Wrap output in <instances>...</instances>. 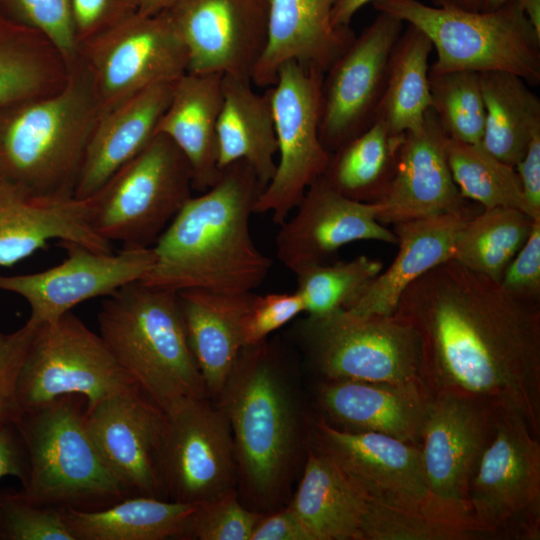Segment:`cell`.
I'll use <instances>...</instances> for the list:
<instances>
[{
    "label": "cell",
    "instance_id": "1",
    "mask_svg": "<svg viewBox=\"0 0 540 540\" xmlns=\"http://www.w3.org/2000/svg\"><path fill=\"white\" fill-rule=\"evenodd\" d=\"M416 331L421 377L519 412L540 428V304L448 260L414 281L394 313Z\"/></svg>",
    "mask_w": 540,
    "mask_h": 540
},
{
    "label": "cell",
    "instance_id": "2",
    "mask_svg": "<svg viewBox=\"0 0 540 540\" xmlns=\"http://www.w3.org/2000/svg\"><path fill=\"white\" fill-rule=\"evenodd\" d=\"M263 189L245 161L223 168L215 184L191 196L158 238L152 247L153 266L141 282L177 293H243L257 288L272 266L250 233Z\"/></svg>",
    "mask_w": 540,
    "mask_h": 540
},
{
    "label": "cell",
    "instance_id": "3",
    "mask_svg": "<svg viewBox=\"0 0 540 540\" xmlns=\"http://www.w3.org/2000/svg\"><path fill=\"white\" fill-rule=\"evenodd\" d=\"M68 65L62 89L0 116V178L31 194L74 196L101 112L79 54Z\"/></svg>",
    "mask_w": 540,
    "mask_h": 540
},
{
    "label": "cell",
    "instance_id": "4",
    "mask_svg": "<svg viewBox=\"0 0 540 540\" xmlns=\"http://www.w3.org/2000/svg\"><path fill=\"white\" fill-rule=\"evenodd\" d=\"M218 399L231 428L245 489L268 505L290 474L300 424L278 356L266 340L242 349Z\"/></svg>",
    "mask_w": 540,
    "mask_h": 540
},
{
    "label": "cell",
    "instance_id": "5",
    "mask_svg": "<svg viewBox=\"0 0 540 540\" xmlns=\"http://www.w3.org/2000/svg\"><path fill=\"white\" fill-rule=\"evenodd\" d=\"M97 321L118 363L163 411L187 398L208 397L177 292L130 283L107 296Z\"/></svg>",
    "mask_w": 540,
    "mask_h": 540
},
{
    "label": "cell",
    "instance_id": "6",
    "mask_svg": "<svg viewBox=\"0 0 540 540\" xmlns=\"http://www.w3.org/2000/svg\"><path fill=\"white\" fill-rule=\"evenodd\" d=\"M81 405L78 395L61 396L16 421L28 464L20 493L28 501L93 510L129 494L95 447Z\"/></svg>",
    "mask_w": 540,
    "mask_h": 540
},
{
    "label": "cell",
    "instance_id": "7",
    "mask_svg": "<svg viewBox=\"0 0 540 540\" xmlns=\"http://www.w3.org/2000/svg\"><path fill=\"white\" fill-rule=\"evenodd\" d=\"M386 12L421 30L436 51L429 74L501 71L540 83V33L515 0L492 11H469L419 0H376Z\"/></svg>",
    "mask_w": 540,
    "mask_h": 540
},
{
    "label": "cell",
    "instance_id": "8",
    "mask_svg": "<svg viewBox=\"0 0 540 540\" xmlns=\"http://www.w3.org/2000/svg\"><path fill=\"white\" fill-rule=\"evenodd\" d=\"M190 166L165 135L122 166L92 195V224L122 248H152L192 196Z\"/></svg>",
    "mask_w": 540,
    "mask_h": 540
},
{
    "label": "cell",
    "instance_id": "9",
    "mask_svg": "<svg viewBox=\"0 0 540 540\" xmlns=\"http://www.w3.org/2000/svg\"><path fill=\"white\" fill-rule=\"evenodd\" d=\"M470 520L478 536H540V442L516 410L495 406L494 433L472 477Z\"/></svg>",
    "mask_w": 540,
    "mask_h": 540
},
{
    "label": "cell",
    "instance_id": "10",
    "mask_svg": "<svg viewBox=\"0 0 540 540\" xmlns=\"http://www.w3.org/2000/svg\"><path fill=\"white\" fill-rule=\"evenodd\" d=\"M298 336L312 367L326 381L424 382L419 337L395 314L357 316L339 309L308 315L298 325Z\"/></svg>",
    "mask_w": 540,
    "mask_h": 540
},
{
    "label": "cell",
    "instance_id": "11",
    "mask_svg": "<svg viewBox=\"0 0 540 540\" xmlns=\"http://www.w3.org/2000/svg\"><path fill=\"white\" fill-rule=\"evenodd\" d=\"M134 385L101 336L68 312L37 326L19 375L18 401L25 411L78 395L88 409Z\"/></svg>",
    "mask_w": 540,
    "mask_h": 540
},
{
    "label": "cell",
    "instance_id": "12",
    "mask_svg": "<svg viewBox=\"0 0 540 540\" xmlns=\"http://www.w3.org/2000/svg\"><path fill=\"white\" fill-rule=\"evenodd\" d=\"M323 75L291 61L281 66L275 84L267 88L278 161L272 179L260 194L255 214L270 212L278 225L323 175L330 158L319 135Z\"/></svg>",
    "mask_w": 540,
    "mask_h": 540
},
{
    "label": "cell",
    "instance_id": "13",
    "mask_svg": "<svg viewBox=\"0 0 540 540\" xmlns=\"http://www.w3.org/2000/svg\"><path fill=\"white\" fill-rule=\"evenodd\" d=\"M495 406L460 392H432L418 443L435 505L471 528L469 486L494 433Z\"/></svg>",
    "mask_w": 540,
    "mask_h": 540
},
{
    "label": "cell",
    "instance_id": "14",
    "mask_svg": "<svg viewBox=\"0 0 540 540\" xmlns=\"http://www.w3.org/2000/svg\"><path fill=\"white\" fill-rule=\"evenodd\" d=\"M78 54L87 66L101 112L188 71L184 43L164 12L136 13L83 43Z\"/></svg>",
    "mask_w": 540,
    "mask_h": 540
},
{
    "label": "cell",
    "instance_id": "15",
    "mask_svg": "<svg viewBox=\"0 0 540 540\" xmlns=\"http://www.w3.org/2000/svg\"><path fill=\"white\" fill-rule=\"evenodd\" d=\"M159 466L171 500L200 504L235 490L238 476L228 419L209 397L187 398L164 411Z\"/></svg>",
    "mask_w": 540,
    "mask_h": 540
},
{
    "label": "cell",
    "instance_id": "16",
    "mask_svg": "<svg viewBox=\"0 0 540 540\" xmlns=\"http://www.w3.org/2000/svg\"><path fill=\"white\" fill-rule=\"evenodd\" d=\"M404 25L395 16L379 12L324 73L319 135L330 154L374 122L389 57Z\"/></svg>",
    "mask_w": 540,
    "mask_h": 540
},
{
    "label": "cell",
    "instance_id": "17",
    "mask_svg": "<svg viewBox=\"0 0 540 540\" xmlns=\"http://www.w3.org/2000/svg\"><path fill=\"white\" fill-rule=\"evenodd\" d=\"M314 436L316 447L341 468L369 501L470 527L446 516L435 505L418 445L380 433L343 430L325 419L315 423Z\"/></svg>",
    "mask_w": 540,
    "mask_h": 540
},
{
    "label": "cell",
    "instance_id": "18",
    "mask_svg": "<svg viewBox=\"0 0 540 540\" xmlns=\"http://www.w3.org/2000/svg\"><path fill=\"white\" fill-rule=\"evenodd\" d=\"M65 259L46 270L0 275V291L17 294L30 306L29 319L40 325L57 321L75 306L141 281L154 263L152 248L102 252L81 244L60 242Z\"/></svg>",
    "mask_w": 540,
    "mask_h": 540
},
{
    "label": "cell",
    "instance_id": "19",
    "mask_svg": "<svg viewBox=\"0 0 540 540\" xmlns=\"http://www.w3.org/2000/svg\"><path fill=\"white\" fill-rule=\"evenodd\" d=\"M163 12L186 47L188 73L251 80L266 42L268 0H177Z\"/></svg>",
    "mask_w": 540,
    "mask_h": 540
},
{
    "label": "cell",
    "instance_id": "20",
    "mask_svg": "<svg viewBox=\"0 0 540 540\" xmlns=\"http://www.w3.org/2000/svg\"><path fill=\"white\" fill-rule=\"evenodd\" d=\"M164 419V411L138 385L85 410L95 447L129 493L166 495L159 466Z\"/></svg>",
    "mask_w": 540,
    "mask_h": 540
},
{
    "label": "cell",
    "instance_id": "21",
    "mask_svg": "<svg viewBox=\"0 0 540 540\" xmlns=\"http://www.w3.org/2000/svg\"><path fill=\"white\" fill-rule=\"evenodd\" d=\"M276 235V255L294 274L329 263L343 246L362 240L396 244L393 230L377 218V203L352 200L321 177L312 183Z\"/></svg>",
    "mask_w": 540,
    "mask_h": 540
},
{
    "label": "cell",
    "instance_id": "22",
    "mask_svg": "<svg viewBox=\"0 0 540 540\" xmlns=\"http://www.w3.org/2000/svg\"><path fill=\"white\" fill-rule=\"evenodd\" d=\"M446 137L432 108L419 128L401 134L393 177L376 202L379 222L386 225L442 214L476 215L474 205L453 181Z\"/></svg>",
    "mask_w": 540,
    "mask_h": 540
},
{
    "label": "cell",
    "instance_id": "23",
    "mask_svg": "<svg viewBox=\"0 0 540 540\" xmlns=\"http://www.w3.org/2000/svg\"><path fill=\"white\" fill-rule=\"evenodd\" d=\"M92 197L31 194L0 178V267H12L49 241L111 252L92 224Z\"/></svg>",
    "mask_w": 540,
    "mask_h": 540
},
{
    "label": "cell",
    "instance_id": "24",
    "mask_svg": "<svg viewBox=\"0 0 540 540\" xmlns=\"http://www.w3.org/2000/svg\"><path fill=\"white\" fill-rule=\"evenodd\" d=\"M337 0H268L267 34L251 82L269 88L287 62L325 73L355 38L350 26L332 24Z\"/></svg>",
    "mask_w": 540,
    "mask_h": 540
},
{
    "label": "cell",
    "instance_id": "25",
    "mask_svg": "<svg viewBox=\"0 0 540 540\" xmlns=\"http://www.w3.org/2000/svg\"><path fill=\"white\" fill-rule=\"evenodd\" d=\"M432 392L424 382L324 381L318 401L338 428L418 445Z\"/></svg>",
    "mask_w": 540,
    "mask_h": 540
},
{
    "label": "cell",
    "instance_id": "26",
    "mask_svg": "<svg viewBox=\"0 0 540 540\" xmlns=\"http://www.w3.org/2000/svg\"><path fill=\"white\" fill-rule=\"evenodd\" d=\"M253 291L220 293L202 289L178 292L187 340L208 397L218 398L246 346L245 322Z\"/></svg>",
    "mask_w": 540,
    "mask_h": 540
},
{
    "label": "cell",
    "instance_id": "27",
    "mask_svg": "<svg viewBox=\"0 0 540 540\" xmlns=\"http://www.w3.org/2000/svg\"><path fill=\"white\" fill-rule=\"evenodd\" d=\"M174 83L152 86L100 112L89 140L75 197L94 195L149 144L171 100Z\"/></svg>",
    "mask_w": 540,
    "mask_h": 540
},
{
    "label": "cell",
    "instance_id": "28",
    "mask_svg": "<svg viewBox=\"0 0 540 540\" xmlns=\"http://www.w3.org/2000/svg\"><path fill=\"white\" fill-rule=\"evenodd\" d=\"M471 218L442 214L393 224L396 257L345 310L357 316L393 315L409 285L452 259L456 237Z\"/></svg>",
    "mask_w": 540,
    "mask_h": 540
},
{
    "label": "cell",
    "instance_id": "29",
    "mask_svg": "<svg viewBox=\"0 0 540 540\" xmlns=\"http://www.w3.org/2000/svg\"><path fill=\"white\" fill-rule=\"evenodd\" d=\"M223 99L222 75L186 73L173 86L156 134L168 137L186 158L192 188L202 193L220 176L217 123Z\"/></svg>",
    "mask_w": 540,
    "mask_h": 540
},
{
    "label": "cell",
    "instance_id": "30",
    "mask_svg": "<svg viewBox=\"0 0 540 540\" xmlns=\"http://www.w3.org/2000/svg\"><path fill=\"white\" fill-rule=\"evenodd\" d=\"M290 505L311 540H361L368 499L317 447L308 450Z\"/></svg>",
    "mask_w": 540,
    "mask_h": 540
},
{
    "label": "cell",
    "instance_id": "31",
    "mask_svg": "<svg viewBox=\"0 0 540 540\" xmlns=\"http://www.w3.org/2000/svg\"><path fill=\"white\" fill-rule=\"evenodd\" d=\"M251 80L222 76L223 99L217 123L220 170L245 161L265 188L276 170L277 143L268 90L256 93Z\"/></svg>",
    "mask_w": 540,
    "mask_h": 540
},
{
    "label": "cell",
    "instance_id": "32",
    "mask_svg": "<svg viewBox=\"0 0 540 540\" xmlns=\"http://www.w3.org/2000/svg\"><path fill=\"white\" fill-rule=\"evenodd\" d=\"M69 65L43 33L0 15V116L64 87Z\"/></svg>",
    "mask_w": 540,
    "mask_h": 540
},
{
    "label": "cell",
    "instance_id": "33",
    "mask_svg": "<svg viewBox=\"0 0 540 540\" xmlns=\"http://www.w3.org/2000/svg\"><path fill=\"white\" fill-rule=\"evenodd\" d=\"M197 504L137 495L98 510L63 507L74 540L183 539Z\"/></svg>",
    "mask_w": 540,
    "mask_h": 540
},
{
    "label": "cell",
    "instance_id": "34",
    "mask_svg": "<svg viewBox=\"0 0 540 540\" xmlns=\"http://www.w3.org/2000/svg\"><path fill=\"white\" fill-rule=\"evenodd\" d=\"M485 107L481 144L504 163L515 167L533 136L540 132V99L518 75L480 73Z\"/></svg>",
    "mask_w": 540,
    "mask_h": 540
},
{
    "label": "cell",
    "instance_id": "35",
    "mask_svg": "<svg viewBox=\"0 0 540 540\" xmlns=\"http://www.w3.org/2000/svg\"><path fill=\"white\" fill-rule=\"evenodd\" d=\"M432 50L430 39L409 24L392 49L375 120L393 135L419 128L431 108L428 60Z\"/></svg>",
    "mask_w": 540,
    "mask_h": 540
},
{
    "label": "cell",
    "instance_id": "36",
    "mask_svg": "<svg viewBox=\"0 0 540 540\" xmlns=\"http://www.w3.org/2000/svg\"><path fill=\"white\" fill-rule=\"evenodd\" d=\"M400 138L375 120L330 154L321 178L347 198L378 202L393 177Z\"/></svg>",
    "mask_w": 540,
    "mask_h": 540
},
{
    "label": "cell",
    "instance_id": "37",
    "mask_svg": "<svg viewBox=\"0 0 540 540\" xmlns=\"http://www.w3.org/2000/svg\"><path fill=\"white\" fill-rule=\"evenodd\" d=\"M533 222L516 208L482 209L459 231L451 260L499 282L509 262L526 242Z\"/></svg>",
    "mask_w": 540,
    "mask_h": 540
},
{
    "label": "cell",
    "instance_id": "38",
    "mask_svg": "<svg viewBox=\"0 0 540 540\" xmlns=\"http://www.w3.org/2000/svg\"><path fill=\"white\" fill-rule=\"evenodd\" d=\"M445 151L453 181L465 199L483 209L511 207L529 216L515 167L498 159L481 143L447 136Z\"/></svg>",
    "mask_w": 540,
    "mask_h": 540
},
{
    "label": "cell",
    "instance_id": "39",
    "mask_svg": "<svg viewBox=\"0 0 540 540\" xmlns=\"http://www.w3.org/2000/svg\"><path fill=\"white\" fill-rule=\"evenodd\" d=\"M383 264L365 255L306 267L295 273L305 313L322 316L352 306L379 275Z\"/></svg>",
    "mask_w": 540,
    "mask_h": 540
},
{
    "label": "cell",
    "instance_id": "40",
    "mask_svg": "<svg viewBox=\"0 0 540 540\" xmlns=\"http://www.w3.org/2000/svg\"><path fill=\"white\" fill-rule=\"evenodd\" d=\"M431 108L450 138L481 143L485 127V107L480 73L450 71L429 74Z\"/></svg>",
    "mask_w": 540,
    "mask_h": 540
},
{
    "label": "cell",
    "instance_id": "41",
    "mask_svg": "<svg viewBox=\"0 0 540 540\" xmlns=\"http://www.w3.org/2000/svg\"><path fill=\"white\" fill-rule=\"evenodd\" d=\"M477 536L461 523L368 500L361 540H460Z\"/></svg>",
    "mask_w": 540,
    "mask_h": 540
},
{
    "label": "cell",
    "instance_id": "42",
    "mask_svg": "<svg viewBox=\"0 0 540 540\" xmlns=\"http://www.w3.org/2000/svg\"><path fill=\"white\" fill-rule=\"evenodd\" d=\"M0 540H74L63 507L40 505L20 492L0 494Z\"/></svg>",
    "mask_w": 540,
    "mask_h": 540
},
{
    "label": "cell",
    "instance_id": "43",
    "mask_svg": "<svg viewBox=\"0 0 540 540\" xmlns=\"http://www.w3.org/2000/svg\"><path fill=\"white\" fill-rule=\"evenodd\" d=\"M263 514L242 505L235 490L197 504L183 539L250 540Z\"/></svg>",
    "mask_w": 540,
    "mask_h": 540
},
{
    "label": "cell",
    "instance_id": "44",
    "mask_svg": "<svg viewBox=\"0 0 540 540\" xmlns=\"http://www.w3.org/2000/svg\"><path fill=\"white\" fill-rule=\"evenodd\" d=\"M0 15L43 33L68 64L78 56L68 0H0Z\"/></svg>",
    "mask_w": 540,
    "mask_h": 540
},
{
    "label": "cell",
    "instance_id": "45",
    "mask_svg": "<svg viewBox=\"0 0 540 540\" xmlns=\"http://www.w3.org/2000/svg\"><path fill=\"white\" fill-rule=\"evenodd\" d=\"M37 326L28 319L14 332H0V431L14 426L22 413L18 380Z\"/></svg>",
    "mask_w": 540,
    "mask_h": 540
},
{
    "label": "cell",
    "instance_id": "46",
    "mask_svg": "<svg viewBox=\"0 0 540 540\" xmlns=\"http://www.w3.org/2000/svg\"><path fill=\"white\" fill-rule=\"evenodd\" d=\"M305 312L299 293H269L256 295L244 328L246 346L255 345Z\"/></svg>",
    "mask_w": 540,
    "mask_h": 540
},
{
    "label": "cell",
    "instance_id": "47",
    "mask_svg": "<svg viewBox=\"0 0 540 540\" xmlns=\"http://www.w3.org/2000/svg\"><path fill=\"white\" fill-rule=\"evenodd\" d=\"M79 47L138 13V0H68Z\"/></svg>",
    "mask_w": 540,
    "mask_h": 540
},
{
    "label": "cell",
    "instance_id": "48",
    "mask_svg": "<svg viewBox=\"0 0 540 540\" xmlns=\"http://www.w3.org/2000/svg\"><path fill=\"white\" fill-rule=\"evenodd\" d=\"M499 283L511 296L540 304V219L534 220L526 242L505 268Z\"/></svg>",
    "mask_w": 540,
    "mask_h": 540
},
{
    "label": "cell",
    "instance_id": "49",
    "mask_svg": "<svg viewBox=\"0 0 540 540\" xmlns=\"http://www.w3.org/2000/svg\"><path fill=\"white\" fill-rule=\"evenodd\" d=\"M250 540H311L291 505L270 515H262Z\"/></svg>",
    "mask_w": 540,
    "mask_h": 540
},
{
    "label": "cell",
    "instance_id": "50",
    "mask_svg": "<svg viewBox=\"0 0 540 540\" xmlns=\"http://www.w3.org/2000/svg\"><path fill=\"white\" fill-rule=\"evenodd\" d=\"M528 214L540 219V132L536 133L523 158L516 164Z\"/></svg>",
    "mask_w": 540,
    "mask_h": 540
},
{
    "label": "cell",
    "instance_id": "51",
    "mask_svg": "<svg viewBox=\"0 0 540 540\" xmlns=\"http://www.w3.org/2000/svg\"><path fill=\"white\" fill-rule=\"evenodd\" d=\"M27 471V457L16 428L3 429L0 431V479L15 476L24 483Z\"/></svg>",
    "mask_w": 540,
    "mask_h": 540
},
{
    "label": "cell",
    "instance_id": "52",
    "mask_svg": "<svg viewBox=\"0 0 540 540\" xmlns=\"http://www.w3.org/2000/svg\"><path fill=\"white\" fill-rule=\"evenodd\" d=\"M374 1L376 0H337L332 10V24L336 27L349 26L358 10Z\"/></svg>",
    "mask_w": 540,
    "mask_h": 540
},
{
    "label": "cell",
    "instance_id": "53",
    "mask_svg": "<svg viewBox=\"0 0 540 540\" xmlns=\"http://www.w3.org/2000/svg\"><path fill=\"white\" fill-rule=\"evenodd\" d=\"M523 13L533 25L535 30L540 33V0H515Z\"/></svg>",
    "mask_w": 540,
    "mask_h": 540
},
{
    "label": "cell",
    "instance_id": "54",
    "mask_svg": "<svg viewBox=\"0 0 540 540\" xmlns=\"http://www.w3.org/2000/svg\"><path fill=\"white\" fill-rule=\"evenodd\" d=\"M177 0H138V12L145 15H156L167 10Z\"/></svg>",
    "mask_w": 540,
    "mask_h": 540
},
{
    "label": "cell",
    "instance_id": "55",
    "mask_svg": "<svg viewBox=\"0 0 540 540\" xmlns=\"http://www.w3.org/2000/svg\"><path fill=\"white\" fill-rule=\"evenodd\" d=\"M435 5H448L469 11H481L483 0H433Z\"/></svg>",
    "mask_w": 540,
    "mask_h": 540
},
{
    "label": "cell",
    "instance_id": "56",
    "mask_svg": "<svg viewBox=\"0 0 540 540\" xmlns=\"http://www.w3.org/2000/svg\"><path fill=\"white\" fill-rule=\"evenodd\" d=\"M509 0H483L482 1V10L481 11H492L502 5H504Z\"/></svg>",
    "mask_w": 540,
    "mask_h": 540
}]
</instances>
